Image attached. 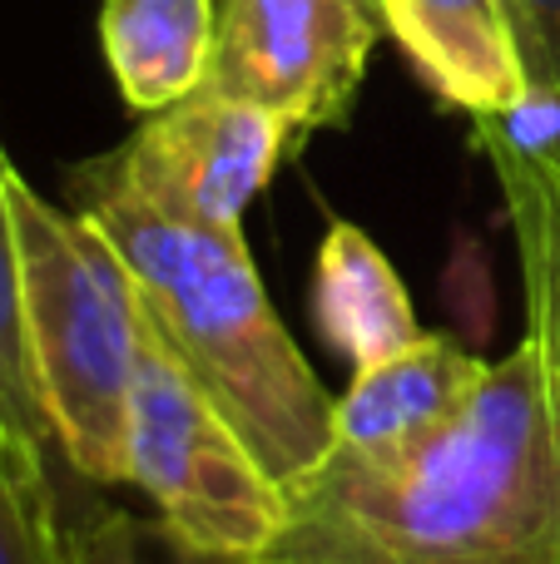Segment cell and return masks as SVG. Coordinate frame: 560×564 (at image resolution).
<instances>
[{
	"label": "cell",
	"instance_id": "cell-1",
	"mask_svg": "<svg viewBox=\"0 0 560 564\" xmlns=\"http://www.w3.org/2000/svg\"><path fill=\"white\" fill-rule=\"evenodd\" d=\"M248 564H560V431L516 341L462 416L392 456L327 451Z\"/></svg>",
	"mask_w": 560,
	"mask_h": 564
},
{
	"label": "cell",
	"instance_id": "cell-2",
	"mask_svg": "<svg viewBox=\"0 0 560 564\" xmlns=\"http://www.w3.org/2000/svg\"><path fill=\"white\" fill-rule=\"evenodd\" d=\"M79 214L125 258L139 307L169 357L204 387L278 486L298 480L333 451L327 387L263 292L244 228H204L139 204L129 188L85 164L75 174Z\"/></svg>",
	"mask_w": 560,
	"mask_h": 564
},
{
	"label": "cell",
	"instance_id": "cell-3",
	"mask_svg": "<svg viewBox=\"0 0 560 564\" xmlns=\"http://www.w3.org/2000/svg\"><path fill=\"white\" fill-rule=\"evenodd\" d=\"M20 312L40 406L69 476L125 486L129 397L144 351V307L125 258L95 218L45 204L10 169Z\"/></svg>",
	"mask_w": 560,
	"mask_h": 564
},
{
	"label": "cell",
	"instance_id": "cell-4",
	"mask_svg": "<svg viewBox=\"0 0 560 564\" xmlns=\"http://www.w3.org/2000/svg\"><path fill=\"white\" fill-rule=\"evenodd\" d=\"M125 486L154 500V516L179 540L214 555L254 560L283 520V486L248 451L238 426L204 397L194 377L144 332L129 397Z\"/></svg>",
	"mask_w": 560,
	"mask_h": 564
},
{
	"label": "cell",
	"instance_id": "cell-5",
	"mask_svg": "<svg viewBox=\"0 0 560 564\" xmlns=\"http://www.w3.org/2000/svg\"><path fill=\"white\" fill-rule=\"evenodd\" d=\"M383 30L377 0H218L208 85L263 105L298 149L347 119Z\"/></svg>",
	"mask_w": 560,
	"mask_h": 564
},
{
	"label": "cell",
	"instance_id": "cell-6",
	"mask_svg": "<svg viewBox=\"0 0 560 564\" xmlns=\"http://www.w3.org/2000/svg\"><path fill=\"white\" fill-rule=\"evenodd\" d=\"M288 149L293 139L263 105L204 79L179 105L149 115L139 134L99 164L119 188L169 218L244 228L248 204L263 194Z\"/></svg>",
	"mask_w": 560,
	"mask_h": 564
},
{
	"label": "cell",
	"instance_id": "cell-7",
	"mask_svg": "<svg viewBox=\"0 0 560 564\" xmlns=\"http://www.w3.org/2000/svg\"><path fill=\"white\" fill-rule=\"evenodd\" d=\"M383 25L437 99L472 119L531 109V69L506 0H377Z\"/></svg>",
	"mask_w": 560,
	"mask_h": 564
},
{
	"label": "cell",
	"instance_id": "cell-8",
	"mask_svg": "<svg viewBox=\"0 0 560 564\" xmlns=\"http://www.w3.org/2000/svg\"><path fill=\"white\" fill-rule=\"evenodd\" d=\"M492 361L472 357L446 332H422L412 347L357 371L333 406V446L357 456H392L437 436L462 416Z\"/></svg>",
	"mask_w": 560,
	"mask_h": 564
},
{
	"label": "cell",
	"instance_id": "cell-9",
	"mask_svg": "<svg viewBox=\"0 0 560 564\" xmlns=\"http://www.w3.org/2000/svg\"><path fill=\"white\" fill-rule=\"evenodd\" d=\"M476 144L506 198L526 288V341L541 361L546 406L560 431V164L492 119H476Z\"/></svg>",
	"mask_w": 560,
	"mask_h": 564
},
{
	"label": "cell",
	"instance_id": "cell-10",
	"mask_svg": "<svg viewBox=\"0 0 560 564\" xmlns=\"http://www.w3.org/2000/svg\"><path fill=\"white\" fill-rule=\"evenodd\" d=\"M99 45L125 105L159 115L214 69L218 0H105Z\"/></svg>",
	"mask_w": 560,
	"mask_h": 564
},
{
	"label": "cell",
	"instance_id": "cell-11",
	"mask_svg": "<svg viewBox=\"0 0 560 564\" xmlns=\"http://www.w3.org/2000/svg\"><path fill=\"white\" fill-rule=\"evenodd\" d=\"M313 317L323 327V337L353 361V371L377 367V361L397 357L402 347H412L422 337L407 282L397 278L383 248L343 218L317 243Z\"/></svg>",
	"mask_w": 560,
	"mask_h": 564
},
{
	"label": "cell",
	"instance_id": "cell-12",
	"mask_svg": "<svg viewBox=\"0 0 560 564\" xmlns=\"http://www.w3.org/2000/svg\"><path fill=\"white\" fill-rule=\"evenodd\" d=\"M10 159L0 149V431L15 441V451L40 466L65 490V456L55 446V431L40 406L35 377L25 351V312H20V253H15V218H10Z\"/></svg>",
	"mask_w": 560,
	"mask_h": 564
},
{
	"label": "cell",
	"instance_id": "cell-13",
	"mask_svg": "<svg viewBox=\"0 0 560 564\" xmlns=\"http://www.w3.org/2000/svg\"><path fill=\"white\" fill-rule=\"evenodd\" d=\"M0 564H69L65 490L0 431Z\"/></svg>",
	"mask_w": 560,
	"mask_h": 564
},
{
	"label": "cell",
	"instance_id": "cell-14",
	"mask_svg": "<svg viewBox=\"0 0 560 564\" xmlns=\"http://www.w3.org/2000/svg\"><path fill=\"white\" fill-rule=\"evenodd\" d=\"M69 564H248L244 555H214L179 540L164 520L95 506L69 525Z\"/></svg>",
	"mask_w": 560,
	"mask_h": 564
},
{
	"label": "cell",
	"instance_id": "cell-15",
	"mask_svg": "<svg viewBox=\"0 0 560 564\" xmlns=\"http://www.w3.org/2000/svg\"><path fill=\"white\" fill-rule=\"evenodd\" d=\"M506 6L516 15V35L531 69V109L516 119H492V124L560 164V0H506Z\"/></svg>",
	"mask_w": 560,
	"mask_h": 564
}]
</instances>
